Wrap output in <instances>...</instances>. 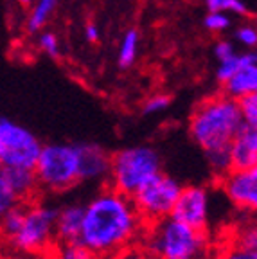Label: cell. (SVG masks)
<instances>
[{
    "mask_svg": "<svg viewBox=\"0 0 257 259\" xmlns=\"http://www.w3.org/2000/svg\"><path fill=\"white\" fill-rule=\"evenodd\" d=\"M146 223L137 212L132 196L103 189L84 205L79 241L97 259L108 257L119 248L141 239Z\"/></svg>",
    "mask_w": 257,
    "mask_h": 259,
    "instance_id": "1",
    "label": "cell"
},
{
    "mask_svg": "<svg viewBox=\"0 0 257 259\" xmlns=\"http://www.w3.org/2000/svg\"><path fill=\"white\" fill-rule=\"evenodd\" d=\"M141 239L151 259H207L209 254L205 231L193 229L171 216L148 223Z\"/></svg>",
    "mask_w": 257,
    "mask_h": 259,
    "instance_id": "2",
    "label": "cell"
},
{
    "mask_svg": "<svg viewBox=\"0 0 257 259\" xmlns=\"http://www.w3.org/2000/svg\"><path fill=\"white\" fill-rule=\"evenodd\" d=\"M243 126L237 101L221 94L201 101L194 108L189 121L191 139L201 150L229 146L237 130Z\"/></svg>",
    "mask_w": 257,
    "mask_h": 259,
    "instance_id": "3",
    "label": "cell"
},
{
    "mask_svg": "<svg viewBox=\"0 0 257 259\" xmlns=\"http://www.w3.org/2000/svg\"><path fill=\"white\" fill-rule=\"evenodd\" d=\"M160 171L162 158L151 146H128L110 155V186L128 196Z\"/></svg>",
    "mask_w": 257,
    "mask_h": 259,
    "instance_id": "4",
    "label": "cell"
},
{
    "mask_svg": "<svg viewBox=\"0 0 257 259\" xmlns=\"http://www.w3.org/2000/svg\"><path fill=\"white\" fill-rule=\"evenodd\" d=\"M32 169L41 189L51 193H65L72 189L81 182L77 146L65 142L41 144Z\"/></svg>",
    "mask_w": 257,
    "mask_h": 259,
    "instance_id": "5",
    "label": "cell"
},
{
    "mask_svg": "<svg viewBox=\"0 0 257 259\" xmlns=\"http://www.w3.org/2000/svg\"><path fill=\"white\" fill-rule=\"evenodd\" d=\"M56 207L25 203L24 220L15 236L6 243L11 252L44 255L56 241Z\"/></svg>",
    "mask_w": 257,
    "mask_h": 259,
    "instance_id": "6",
    "label": "cell"
},
{
    "mask_svg": "<svg viewBox=\"0 0 257 259\" xmlns=\"http://www.w3.org/2000/svg\"><path fill=\"white\" fill-rule=\"evenodd\" d=\"M180 191L182 184L177 178L160 171L132 194V202L142 222L148 225L171 216Z\"/></svg>",
    "mask_w": 257,
    "mask_h": 259,
    "instance_id": "7",
    "label": "cell"
},
{
    "mask_svg": "<svg viewBox=\"0 0 257 259\" xmlns=\"http://www.w3.org/2000/svg\"><path fill=\"white\" fill-rule=\"evenodd\" d=\"M41 142L31 130L0 115V164L4 167H34Z\"/></svg>",
    "mask_w": 257,
    "mask_h": 259,
    "instance_id": "8",
    "label": "cell"
},
{
    "mask_svg": "<svg viewBox=\"0 0 257 259\" xmlns=\"http://www.w3.org/2000/svg\"><path fill=\"white\" fill-rule=\"evenodd\" d=\"M210 191L205 186H182L177 203L171 210V218L198 231H207L210 223Z\"/></svg>",
    "mask_w": 257,
    "mask_h": 259,
    "instance_id": "9",
    "label": "cell"
},
{
    "mask_svg": "<svg viewBox=\"0 0 257 259\" xmlns=\"http://www.w3.org/2000/svg\"><path fill=\"white\" fill-rule=\"evenodd\" d=\"M221 191L232 205L241 210H255L257 207V167L230 169L221 177Z\"/></svg>",
    "mask_w": 257,
    "mask_h": 259,
    "instance_id": "10",
    "label": "cell"
},
{
    "mask_svg": "<svg viewBox=\"0 0 257 259\" xmlns=\"http://www.w3.org/2000/svg\"><path fill=\"white\" fill-rule=\"evenodd\" d=\"M77 146L79 153V180L81 182H103L108 178L110 153L99 144L83 142Z\"/></svg>",
    "mask_w": 257,
    "mask_h": 259,
    "instance_id": "11",
    "label": "cell"
},
{
    "mask_svg": "<svg viewBox=\"0 0 257 259\" xmlns=\"http://www.w3.org/2000/svg\"><path fill=\"white\" fill-rule=\"evenodd\" d=\"M234 169L257 167V128L243 122L229 144Z\"/></svg>",
    "mask_w": 257,
    "mask_h": 259,
    "instance_id": "12",
    "label": "cell"
},
{
    "mask_svg": "<svg viewBox=\"0 0 257 259\" xmlns=\"http://www.w3.org/2000/svg\"><path fill=\"white\" fill-rule=\"evenodd\" d=\"M2 175L18 202H29L40 187L32 167H4Z\"/></svg>",
    "mask_w": 257,
    "mask_h": 259,
    "instance_id": "13",
    "label": "cell"
},
{
    "mask_svg": "<svg viewBox=\"0 0 257 259\" xmlns=\"http://www.w3.org/2000/svg\"><path fill=\"white\" fill-rule=\"evenodd\" d=\"M84 205L68 203L56 210V241H72L79 238Z\"/></svg>",
    "mask_w": 257,
    "mask_h": 259,
    "instance_id": "14",
    "label": "cell"
},
{
    "mask_svg": "<svg viewBox=\"0 0 257 259\" xmlns=\"http://www.w3.org/2000/svg\"><path fill=\"white\" fill-rule=\"evenodd\" d=\"M225 87V96L232 99H241L248 94L257 92V63L241 65L229 79L223 83Z\"/></svg>",
    "mask_w": 257,
    "mask_h": 259,
    "instance_id": "15",
    "label": "cell"
},
{
    "mask_svg": "<svg viewBox=\"0 0 257 259\" xmlns=\"http://www.w3.org/2000/svg\"><path fill=\"white\" fill-rule=\"evenodd\" d=\"M246 63H257V56L253 51H248L245 54H234V56L227 58V60L220 61L218 65V70H216V77L220 83H225L234 72H236L241 65H246Z\"/></svg>",
    "mask_w": 257,
    "mask_h": 259,
    "instance_id": "16",
    "label": "cell"
},
{
    "mask_svg": "<svg viewBox=\"0 0 257 259\" xmlns=\"http://www.w3.org/2000/svg\"><path fill=\"white\" fill-rule=\"evenodd\" d=\"M56 6H58V0H36V4H34L31 15L27 18V31L29 32L40 31L47 24V20L51 18Z\"/></svg>",
    "mask_w": 257,
    "mask_h": 259,
    "instance_id": "17",
    "label": "cell"
},
{
    "mask_svg": "<svg viewBox=\"0 0 257 259\" xmlns=\"http://www.w3.org/2000/svg\"><path fill=\"white\" fill-rule=\"evenodd\" d=\"M137 54H139V32L135 29L126 31V34L121 40V47H119V67L121 69H128L135 63Z\"/></svg>",
    "mask_w": 257,
    "mask_h": 259,
    "instance_id": "18",
    "label": "cell"
},
{
    "mask_svg": "<svg viewBox=\"0 0 257 259\" xmlns=\"http://www.w3.org/2000/svg\"><path fill=\"white\" fill-rule=\"evenodd\" d=\"M53 259H97L79 239L72 241H58Z\"/></svg>",
    "mask_w": 257,
    "mask_h": 259,
    "instance_id": "19",
    "label": "cell"
},
{
    "mask_svg": "<svg viewBox=\"0 0 257 259\" xmlns=\"http://www.w3.org/2000/svg\"><path fill=\"white\" fill-rule=\"evenodd\" d=\"M205 157L209 162V167L214 171L216 177H223L232 169V162H230V151L229 146H221V148H214V150L205 151Z\"/></svg>",
    "mask_w": 257,
    "mask_h": 259,
    "instance_id": "20",
    "label": "cell"
},
{
    "mask_svg": "<svg viewBox=\"0 0 257 259\" xmlns=\"http://www.w3.org/2000/svg\"><path fill=\"white\" fill-rule=\"evenodd\" d=\"M237 106L243 122L248 126H257V92L237 99Z\"/></svg>",
    "mask_w": 257,
    "mask_h": 259,
    "instance_id": "21",
    "label": "cell"
},
{
    "mask_svg": "<svg viewBox=\"0 0 257 259\" xmlns=\"http://www.w3.org/2000/svg\"><path fill=\"white\" fill-rule=\"evenodd\" d=\"M203 25L210 32H223L230 27V16L227 11H209V15L205 16Z\"/></svg>",
    "mask_w": 257,
    "mask_h": 259,
    "instance_id": "22",
    "label": "cell"
},
{
    "mask_svg": "<svg viewBox=\"0 0 257 259\" xmlns=\"http://www.w3.org/2000/svg\"><path fill=\"white\" fill-rule=\"evenodd\" d=\"M216 259H257V250L241 247L239 243L234 241L232 245L223 248Z\"/></svg>",
    "mask_w": 257,
    "mask_h": 259,
    "instance_id": "23",
    "label": "cell"
},
{
    "mask_svg": "<svg viewBox=\"0 0 257 259\" xmlns=\"http://www.w3.org/2000/svg\"><path fill=\"white\" fill-rule=\"evenodd\" d=\"M108 259H151L149 254L146 252V248L139 243H130L126 247L119 248L117 252H113L112 255H108Z\"/></svg>",
    "mask_w": 257,
    "mask_h": 259,
    "instance_id": "24",
    "label": "cell"
},
{
    "mask_svg": "<svg viewBox=\"0 0 257 259\" xmlns=\"http://www.w3.org/2000/svg\"><path fill=\"white\" fill-rule=\"evenodd\" d=\"M171 105V97L165 96V94H157V96H151L148 101L142 105V113L146 115H155V113H160L164 110L169 108Z\"/></svg>",
    "mask_w": 257,
    "mask_h": 259,
    "instance_id": "25",
    "label": "cell"
},
{
    "mask_svg": "<svg viewBox=\"0 0 257 259\" xmlns=\"http://www.w3.org/2000/svg\"><path fill=\"white\" fill-rule=\"evenodd\" d=\"M38 45H40L41 53H45L47 56L51 58H58L60 56V40L54 32L47 31L41 32L40 38H38Z\"/></svg>",
    "mask_w": 257,
    "mask_h": 259,
    "instance_id": "26",
    "label": "cell"
},
{
    "mask_svg": "<svg viewBox=\"0 0 257 259\" xmlns=\"http://www.w3.org/2000/svg\"><path fill=\"white\" fill-rule=\"evenodd\" d=\"M16 203H18V200H16V196L13 194V191L9 189L4 175L0 171V218H2L13 205H16Z\"/></svg>",
    "mask_w": 257,
    "mask_h": 259,
    "instance_id": "27",
    "label": "cell"
},
{
    "mask_svg": "<svg viewBox=\"0 0 257 259\" xmlns=\"http://www.w3.org/2000/svg\"><path fill=\"white\" fill-rule=\"evenodd\" d=\"M236 38L239 44H243L245 47L252 49L257 45V31L253 25H243V27L237 29L236 32Z\"/></svg>",
    "mask_w": 257,
    "mask_h": 259,
    "instance_id": "28",
    "label": "cell"
},
{
    "mask_svg": "<svg viewBox=\"0 0 257 259\" xmlns=\"http://www.w3.org/2000/svg\"><path fill=\"white\" fill-rule=\"evenodd\" d=\"M236 243H239L241 247H246V248H253V250H257V232L253 227H246L245 231L239 234V238L236 239Z\"/></svg>",
    "mask_w": 257,
    "mask_h": 259,
    "instance_id": "29",
    "label": "cell"
},
{
    "mask_svg": "<svg viewBox=\"0 0 257 259\" xmlns=\"http://www.w3.org/2000/svg\"><path fill=\"white\" fill-rule=\"evenodd\" d=\"M234 54H236V49H234V44H230V41L221 40L214 45V56L218 58V61L227 60V58L234 56Z\"/></svg>",
    "mask_w": 257,
    "mask_h": 259,
    "instance_id": "30",
    "label": "cell"
},
{
    "mask_svg": "<svg viewBox=\"0 0 257 259\" xmlns=\"http://www.w3.org/2000/svg\"><path fill=\"white\" fill-rule=\"evenodd\" d=\"M225 11L232 13V15H237V16H246L250 13V9L245 0H229Z\"/></svg>",
    "mask_w": 257,
    "mask_h": 259,
    "instance_id": "31",
    "label": "cell"
},
{
    "mask_svg": "<svg viewBox=\"0 0 257 259\" xmlns=\"http://www.w3.org/2000/svg\"><path fill=\"white\" fill-rule=\"evenodd\" d=\"M84 36H87L89 41L96 44V41L99 40V27H97L94 22H89V24L84 25Z\"/></svg>",
    "mask_w": 257,
    "mask_h": 259,
    "instance_id": "32",
    "label": "cell"
},
{
    "mask_svg": "<svg viewBox=\"0 0 257 259\" xmlns=\"http://www.w3.org/2000/svg\"><path fill=\"white\" fill-rule=\"evenodd\" d=\"M229 0H205V6L209 8V11H225Z\"/></svg>",
    "mask_w": 257,
    "mask_h": 259,
    "instance_id": "33",
    "label": "cell"
},
{
    "mask_svg": "<svg viewBox=\"0 0 257 259\" xmlns=\"http://www.w3.org/2000/svg\"><path fill=\"white\" fill-rule=\"evenodd\" d=\"M4 259H44L41 255H36V254H24V252H11L8 254Z\"/></svg>",
    "mask_w": 257,
    "mask_h": 259,
    "instance_id": "34",
    "label": "cell"
},
{
    "mask_svg": "<svg viewBox=\"0 0 257 259\" xmlns=\"http://www.w3.org/2000/svg\"><path fill=\"white\" fill-rule=\"evenodd\" d=\"M18 4L24 6V8H27V6H31V4H32V0H18Z\"/></svg>",
    "mask_w": 257,
    "mask_h": 259,
    "instance_id": "35",
    "label": "cell"
},
{
    "mask_svg": "<svg viewBox=\"0 0 257 259\" xmlns=\"http://www.w3.org/2000/svg\"><path fill=\"white\" fill-rule=\"evenodd\" d=\"M0 171H2V164H0Z\"/></svg>",
    "mask_w": 257,
    "mask_h": 259,
    "instance_id": "36",
    "label": "cell"
}]
</instances>
